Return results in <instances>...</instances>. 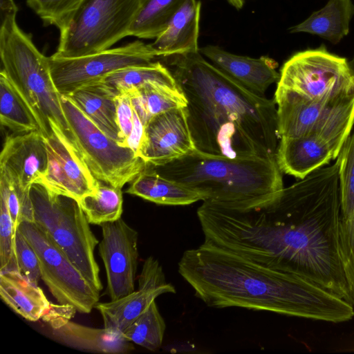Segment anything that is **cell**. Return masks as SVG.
<instances>
[{"instance_id":"cell-34","label":"cell","mask_w":354,"mask_h":354,"mask_svg":"<svg viewBox=\"0 0 354 354\" xmlns=\"http://www.w3.org/2000/svg\"><path fill=\"white\" fill-rule=\"evenodd\" d=\"M0 196L5 198L10 216L17 227L22 222H34L30 191L24 190L0 175Z\"/></svg>"},{"instance_id":"cell-30","label":"cell","mask_w":354,"mask_h":354,"mask_svg":"<svg viewBox=\"0 0 354 354\" xmlns=\"http://www.w3.org/2000/svg\"><path fill=\"white\" fill-rule=\"evenodd\" d=\"M122 189L100 181L95 190L80 201L90 224L100 225L122 218Z\"/></svg>"},{"instance_id":"cell-6","label":"cell","mask_w":354,"mask_h":354,"mask_svg":"<svg viewBox=\"0 0 354 354\" xmlns=\"http://www.w3.org/2000/svg\"><path fill=\"white\" fill-rule=\"evenodd\" d=\"M34 223L64 252L100 292L103 285L95 250L99 241L78 201L55 193L41 183L30 189Z\"/></svg>"},{"instance_id":"cell-23","label":"cell","mask_w":354,"mask_h":354,"mask_svg":"<svg viewBox=\"0 0 354 354\" xmlns=\"http://www.w3.org/2000/svg\"><path fill=\"white\" fill-rule=\"evenodd\" d=\"M127 193L163 205H187L205 201L206 196L180 183L145 169L131 183Z\"/></svg>"},{"instance_id":"cell-42","label":"cell","mask_w":354,"mask_h":354,"mask_svg":"<svg viewBox=\"0 0 354 354\" xmlns=\"http://www.w3.org/2000/svg\"><path fill=\"white\" fill-rule=\"evenodd\" d=\"M227 2L234 8L240 10L243 8L244 0H227Z\"/></svg>"},{"instance_id":"cell-14","label":"cell","mask_w":354,"mask_h":354,"mask_svg":"<svg viewBox=\"0 0 354 354\" xmlns=\"http://www.w3.org/2000/svg\"><path fill=\"white\" fill-rule=\"evenodd\" d=\"M102 239L98 244L111 301L135 290L138 262V232L122 218L101 225Z\"/></svg>"},{"instance_id":"cell-1","label":"cell","mask_w":354,"mask_h":354,"mask_svg":"<svg viewBox=\"0 0 354 354\" xmlns=\"http://www.w3.org/2000/svg\"><path fill=\"white\" fill-rule=\"evenodd\" d=\"M196 214L204 241L304 277L353 305L339 251L337 161L283 188L266 206L241 211L203 201Z\"/></svg>"},{"instance_id":"cell-13","label":"cell","mask_w":354,"mask_h":354,"mask_svg":"<svg viewBox=\"0 0 354 354\" xmlns=\"http://www.w3.org/2000/svg\"><path fill=\"white\" fill-rule=\"evenodd\" d=\"M49 124L50 133L44 137L47 169L39 183L80 201L95 190L99 180L88 169L68 133L53 121Z\"/></svg>"},{"instance_id":"cell-5","label":"cell","mask_w":354,"mask_h":354,"mask_svg":"<svg viewBox=\"0 0 354 354\" xmlns=\"http://www.w3.org/2000/svg\"><path fill=\"white\" fill-rule=\"evenodd\" d=\"M16 16L1 20V71L26 103L44 137L50 133V121L68 133L62 95L53 82L48 57L44 55L18 26Z\"/></svg>"},{"instance_id":"cell-3","label":"cell","mask_w":354,"mask_h":354,"mask_svg":"<svg viewBox=\"0 0 354 354\" xmlns=\"http://www.w3.org/2000/svg\"><path fill=\"white\" fill-rule=\"evenodd\" d=\"M163 58L187 100L197 150L230 158L275 157L279 138L274 100L248 90L199 51Z\"/></svg>"},{"instance_id":"cell-27","label":"cell","mask_w":354,"mask_h":354,"mask_svg":"<svg viewBox=\"0 0 354 354\" xmlns=\"http://www.w3.org/2000/svg\"><path fill=\"white\" fill-rule=\"evenodd\" d=\"M129 93L133 109L145 126L156 115L187 105V100L181 88L158 83H148Z\"/></svg>"},{"instance_id":"cell-12","label":"cell","mask_w":354,"mask_h":354,"mask_svg":"<svg viewBox=\"0 0 354 354\" xmlns=\"http://www.w3.org/2000/svg\"><path fill=\"white\" fill-rule=\"evenodd\" d=\"M158 57L151 44L136 40L124 46L77 57H48L51 75L61 95H68L118 70L151 63Z\"/></svg>"},{"instance_id":"cell-26","label":"cell","mask_w":354,"mask_h":354,"mask_svg":"<svg viewBox=\"0 0 354 354\" xmlns=\"http://www.w3.org/2000/svg\"><path fill=\"white\" fill-rule=\"evenodd\" d=\"M98 82L111 88L117 94L130 93L148 83H158L174 88H181L171 71L160 62L118 70L105 76Z\"/></svg>"},{"instance_id":"cell-21","label":"cell","mask_w":354,"mask_h":354,"mask_svg":"<svg viewBox=\"0 0 354 354\" xmlns=\"http://www.w3.org/2000/svg\"><path fill=\"white\" fill-rule=\"evenodd\" d=\"M48 324L57 340L76 349L114 354L133 349L122 333L110 328L89 327L70 319H57Z\"/></svg>"},{"instance_id":"cell-9","label":"cell","mask_w":354,"mask_h":354,"mask_svg":"<svg viewBox=\"0 0 354 354\" xmlns=\"http://www.w3.org/2000/svg\"><path fill=\"white\" fill-rule=\"evenodd\" d=\"M277 86L308 100L354 98V72L346 58L324 45L292 55L282 66Z\"/></svg>"},{"instance_id":"cell-29","label":"cell","mask_w":354,"mask_h":354,"mask_svg":"<svg viewBox=\"0 0 354 354\" xmlns=\"http://www.w3.org/2000/svg\"><path fill=\"white\" fill-rule=\"evenodd\" d=\"M0 121L14 133L39 131V126L26 103L6 75L0 72Z\"/></svg>"},{"instance_id":"cell-11","label":"cell","mask_w":354,"mask_h":354,"mask_svg":"<svg viewBox=\"0 0 354 354\" xmlns=\"http://www.w3.org/2000/svg\"><path fill=\"white\" fill-rule=\"evenodd\" d=\"M17 228L35 251L41 279L58 304L73 306L81 313H91L100 292L34 222H22Z\"/></svg>"},{"instance_id":"cell-16","label":"cell","mask_w":354,"mask_h":354,"mask_svg":"<svg viewBox=\"0 0 354 354\" xmlns=\"http://www.w3.org/2000/svg\"><path fill=\"white\" fill-rule=\"evenodd\" d=\"M176 293L175 287L166 281L159 261L148 257L138 277V289L117 300L98 302L104 327L122 333L160 295Z\"/></svg>"},{"instance_id":"cell-8","label":"cell","mask_w":354,"mask_h":354,"mask_svg":"<svg viewBox=\"0 0 354 354\" xmlns=\"http://www.w3.org/2000/svg\"><path fill=\"white\" fill-rule=\"evenodd\" d=\"M140 0H84L61 31L57 57L72 58L110 48L129 36Z\"/></svg>"},{"instance_id":"cell-41","label":"cell","mask_w":354,"mask_h":354,"mask_svg":"<svg viewBox=\"0 0 354 354\" xmlns=\"http://www.w3.org/2000/svg\"><path fill=\"white\" fill-rule=\"evenodd\" d=\"M1 20L9 17L17 15V7L14 0H1L0 2Z\"/></svg>"},{"instance_id":"cell-43","label":"cell","mask_w":354,"mask_h":354,"mask_svg":"<svg viewBox=\"0 0 354 354\" xmlns=\"http://www.w3.org/2000/svg\"><path fill=\"white\" fill-rule=\"evenodd\" d=\"M349 64H350V66L351 68H352V70L354 72V57L349 62Z\"/></svg>"},{"instance_id":"cell-10","label":"cell","mask_w":354,"mask_h":354,"mask_svg":"<svg viewBox=\"0 0 354 354\" xmlns=\"http://www.w3.org/2000/svg\"><path fill=\"white\" fill-rule=\"evenodd\" d=\"M274 100L279 138L316 135L342 148L354 124V98L308 100L277 86Z\"/></svg>"},{"instance_id":"cell-17","label":"cell","mask_w":354,"mask_h":354,"mask_svg":"<svg viewBox=\"0 0 354 354\" xmlns=\"http://www.w3.org/2000/svg\"><path fill=\"white\" fill-rule=\"evenodd\" d=\"M44 138L39 131L14 133L5 139L0 155V175L30 191L47 169Z\"/></svg>"},{"instance_id":"cell-19","label":"cell","mask_w":354,"mask_h":354,"mask_svg":"<svg viewBox=\"0 0 354 354\" xmlns=\"http://www.w3.org/2000/svg\"><path fill=\"white\" fill-rule=\"evenodd\" d=\"M280 139L275 155L277 165L282 173L299 179L337 158L342 149L316 135Z\"/></svg>"},{"instance_id":"cell-40","label":"cell","mask_w":354,"mask_h":354,"mask_svg":"<svg viewBox=\"0 0 354 354\" xmlns=\"http://www.w3.org/2000/svg\"><path fill=\"white\" fill-rule=\"evenodd\" d=\"M76 311V308L73 306L54 304L50 302L48 310L41 319L48 324L57 319L71 320L74 317Z\"/></svg>"},{"instance_id":"cell-25","label":"cell","mask_w":354,"mask_h":354,"mask_svg":"<svg viewBox=\"0 0 354 354\" xmlns=\"http://www.w3.org/2000/svg\"><path fill=\"white\" fill-rule=\"evenodd\" d=\"M353 15L352 0H328L322 9L290 28L289 32L318 35L333 44H337L349 33L350 21Z\"/></svg>"},{"instance_id":"cell-18","label":"cell","mask_w":354,"mask_h":354,"mask_svg":"<svg viewBox=\"0 0 354 354\" xmlns=\"http://www.w3.org/2000/svg\"><path fill=\"white\" fill-rule=\"evenodd\" d=\"M199 52L226 75L259 95L263 96L268 87L280 79L277 62L268 56L252 58L214 45L200 48Z\"/></svg>"},{"instance_id":"cell-32","label":"cell","mask_w":354,"mask_h":354,"mask_svg":"<svg viewBox=\"0 0 354 354\" xmlns=\"http://www.w3.org/2000/svg\"><path fill=\"white\" fill-rule=\"evenodd\" d=\"M339 182L340 216L354 212V132L349 135L337 158Z\"/></svg>"},{"instance_id":"cell-35","label":"cell","mask_w":354,"mask_h":354,"mask_svg":"<svg viewBox=\"0 0 354 354\" xmlns=\"http://www.w3.org/2000/svg\"><path fill=\"white\" fill-rule=\"evenodd\" d=\"M17 227L10 216L5 198L0 196V272H19L15 250Z\"/></svg>"},{"instance_id":"cell-15","label":"cell","mask_w":354,"mask_h":354,"mask_svg":"<svg viewBox=\"0 0 354 354\" xmlns=\"http://www.w3.org/2000/svg\"><path fill=\"white\" fill-rule=\"evenodd\" d=\"M196 149L186 107L173 109L151 118L145 128L139 156L147 165H165Z\"/></svg>"},{"instance_id":"cell-20","label":"cell","mask_w":354,"mask_h":354,"mask_svg":"<svg viewBox=\"0 0 354 354\" xmlns=\"http://www.w3.org/2000/svg\"><path fill=\"white\" fill-rule=\"evenodd\" d=\"M201 2L185 0L170 19L166 29L151 46L158 57L199 51L198 35Z\"/></svg>"},{"instance_id":"cell-2","label":"cell","mask_w":354,"mask_h":354,"mask_svg":"<svg viewBox=\"0 0 354 354\" xmlns=\"http://www.w3.org/2000/svg\"><path fill=\"white\" fill-rule=\"evenodd\" d=\"M178 270L209 307H240L333 323L354 317L350 302L319 284L205 241L183 252Z\"/></svg>"},{"instance_id":"cell-7","label":"cell","mask_w":354,"mask_h":354,"mask_svg":"<svg viewBox=\"0 0 354 354\" xmlns=\"http://www.w3.org/2000/svg\"><path fill=\"white\" fill-rule=\"evenodd\" d=\"M61 100L68 135L97 180L122 189L147 169L140 157L105 133L68 95Z\"/></svg>"},{"instance_id":"cell-24","label":"cell","mask_w":354,"mask_h":354,"mask_svg":"<svg viewBox=\"0 0 354 354\" xmlns=\"http://www.w3.org/2000/svg\"><path fill=\"white\" fill-rule=\"evenodd\" d=\"M111 88L94 82L77 88L68 95L109 136L120 142L116 119L115 96Z\"/></svg>"},{"instance_id":"cell-37","label":"cell","mask_w":354,"mask_h":354,"mask_svg":"<svg viewBox=\"0 0 354 354\" xmlns=\"http://www.w3.org/2000/svg\"><path fill=\"white\" fill-rule=\"evenodd\" d=\"M15 250L20 272L30 282L38 285L41 279L38 257L18 228L15 236Z\"/></svg>"},{"instance_id":"cell-4","label":"cell","mask_w":354,"mask_h":354,"mask_svg":"<svg viewBox=\"0 0 354 354\" xmlns=\"http://www.w3.org/2000/svg\"><path fill=\"white\" fill-rule=\"evenodd\" d=\"M153 168L165 178L203 193L204 201L236 210L266 206L284 188L276 157L230 158L195 149Z\"/></svg>"},{"instance_id":"cell-28","label":"cell","mask_w":354,"mask_h":354,"mask_svg":"<svg viewBox=\"0 0 354 354\" xmlns=\"http://www.w3.org/2000/svg\"><path fill=\"white\" fill-rule=\"evenodd\" d=\"M185 0H140L129 36L155 39L167 28Z\"/></svg>"},{"instance_id":"cell-22","label":"cell","mask_w":354,"mask_h":354,"mask_svg":"<svg viewBox=\"0 0 354 354\" xmlns=\"http://www.w3.org/2000/svg\"><path fill=\"white\" fill-rule=\"evenodd\" d=\"M0 297L14 312L30 322L41 319L50 304L38 285L15 271L0 272Z\"/></svg>"},{"instance_id":"cell-31","label":"cell","mask_w":354,"mask_h":354,"mask_svg":"<svg viewBox=\"0 0 354 354\" xmlns=\"http://www.w3.org/2000/svg\"><path fill=\"white\" fill-rule=\"evenodd\" d=\"M166 324L153 301L122 333L129 341L149 351H156L161 346Z\"/></svg>"},{"instance_id":"cell-38","label":"cell","mask_w":354,"mask_h":354,"mask_svg":"<svg viewBox=\"0 0 354 354\" xmlns=\"http://www.w3.org/2000/svg\"><path fill=\"white\" fill-rule=\"evenodd\" d=\"M116 119L120 130V142L124 143L129 136L134 122L132 97L129 93H120L115 96Z\"/></svg>"},{"instance_id":"cell-33","label":"cell","mask_w":354,"mask_h":354,"mask_svg":"<svg viewBox=\"0 0 354 354\" xmlns=\"http://www.w3.org/2000/svg\"><path fill=\"white\" fill-rule=\"evenodd\" d=\"M84 0H26L31 8L46 24L59 31L70 22Z\"/></svg>"},{"instance_id":"cell-36","label":"cell","mask_w":354,"mask_h":354,"mask_svg":"<svg viewBox=\"0 0 354 354\" xmlns=\"http://www.w3.org/2000/svg\"><path fill=\"white\" fill-rule=\"evenodd\" d=\"M339 251L344 276L354 306V212L340 216Z\"/></svg>"},{"instance_id":"cell-39","label":"cell","mask_w":354,"mask_h":354,"mask_svg":"<svg viewBox=\"0 0 354 354\" xmlns=\"http://www.w3.org/2000/svg\"><path fill=\"white\" fill-rule=\"evenodd\" d=\"M134 122L132 131L124 143V147L131 149L138 156L144 140L145 126L134 110ZM140 157V156H139Z\"/></svg>"}]
</instances>
